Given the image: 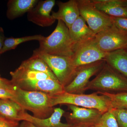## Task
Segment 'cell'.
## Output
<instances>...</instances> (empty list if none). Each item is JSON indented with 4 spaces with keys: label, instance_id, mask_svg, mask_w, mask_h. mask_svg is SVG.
<instances>
[{
    "label": "cell",
    "instance_id": "cell-1",
    "mask_svg": "<svg viewBox=\"0 0 127 127\" xmlns=\"http://www.w3.org/2000/svg\"><path fill=\"white\" fill-rule=\"evenodd\" d=\"M51 98V96L48 94L25 91L15 87V95L11 99L25 110L32 112L35 117L45 119L51 116L54 111Z\"/></svg>",
    "mask_w": 127,
    "mask_h": 127
},
{
    "label": "cell",
    "instance_id": "cell-2",
    "mask_svg": "<svg viewBox=\"0 0 127 127\" xmlns=\"http://www.w3.org/2000/svg\"><path fill=\"white\" fill-rule=\"evenodd\" d=\"M39 47L36 51L49 55L71 57L74 46L71 40L69 30L65 23L58 20L56 27L49 36L39 41Z\"/></svg>",
    "mask_w": 127,
    "mask_h": 127
},
{
    "label": "cell",
    "instance_id": "cell-3",
    "mask_svg": "<svg viewBox=\"0 0 127 127\" xmlns=\"http://www.w3.org/2000/svg\"><path fill=\"white\" fill-rule=\"evenodd\" d=\"M51 105L53 107L58 104H71L78 107L96 109L103 114L111 111V101L106 95L97 92L91 94H73L64 92L55 96H51Z\"/></svg>",
    "mask_w": 127,
    "mask_h": 127
},
{
    "label": "cell",
    "instance_id": "cell-4",
    "mask_svg": "<svg viewBox=\"0 0 127 127\" xmlns=\"http://www.w3.org/2000/svg\"><path fill=\"white\" fill-rule=\"evenodd\" d=\"M89 90L111 94L127 93V78L106 63L96 77L89 83L86 91Z\"/></svg>",
    "mask_w": 127,
    "mask_h": 127
},
{
    "label": "cell",
    "instance_id": "cell-5",
    "mask_svg": "<svg viewBox=\"0 0 127 127\" xmlns=\"http://www.w3.org/2000/svg\"><path fill=\"white\" fill-rule=\"evenodd\" d=\"M33 55L37 56L45 62L64 87L68 86L75 78L77 67L73 65L71 57L49 55L35 50Z\"/></svg>",
    "mask_w": 127,
    "mask_h": 127
},
{
    "label": "cell",
    "instance_id": "cell-6",
    "mask_svg": "<svg viewBox=\"0 0 127 127\" xmlns=\"http://www.w3.org/2000/svg\"><path fill=\"white\" fill-rule=\"evenodd\" d=\"M80 16L95 35L113 25L111 17L95 7L92 0H78Z\"/></svg>",
    "mask_w": 127,
    "mask_h": 127
},
{
    "label": "cell",
    "instance_id": "cell-7",
    "mask_svg": "<svg viewBox=\"0 0 127 127\" xmlns=\"http://www.w3.org/2000/svg\"><path fill=\"white\" fill-rule=\"evenodd\" d=\"M97 45L103 51L108 53L127 47V31L113 24L95 35Z\"/></svg>",
    "mask_w": 127,
    "mask_h": 127
},
{
    "label": "cell",
    "instance_id": "cell-8",
    "mask_svg": "<svg viewBox=\"0 0 127 127\" xmlns=\"http://www.w3.org/2000/svg\"><path fill=\"white\" fill-rule=\"evenodd\" d=\"M104 60H101L77 67L76 74L73 80L64 88L65 92L73 94H82L86 88L89 79L97 75L105 65Z\"/></svg>",
    "mask_w": 127,
    "mask_h": 127
},
{
    "label": "cell",
    "instance_id": "cell-9",
    "mask_svg": "<svg viewBox=\"0 0 127 127\" xmlns=\"http://www.w3.org/2000/svg\"><path fill=\"white\" fill-rule=\"evenodd\" d=\"M67 106L72 112L65 113L64 115L67 123L71 127H95L103 115L97 109L80 107L71 104Z\"/></svg>",
    "mask_w": 127,
    "mask_h": 127
},
{
    "label": "cell",
    "instance_id": "cell-10",
    "mask_svg": "<svg viewBox=\"0 0 127 127\" xmlns=\"http://www.w3.org/2000/svg\"><path fill=\"white\" fill-rule=\"evenodd\" d=\"M108 54L97 46L94 38L76 47L71 58L73 65L77 67L104 60Z\"/></svg>",
    "mask_w": 127,
    "mask_h": 127
},
{
    "label": "cell",
    "instance_id": "cell-11",
    "mask_svg": "<svg viewBox=\"0 0 127 127\" xmlns=\"http://www.w3.org/2000/svg\"><path fill=\"white\" fill-rule=\"evenodd\" d=\"M14 87L27 91H39L55 96L65 92L58 81L52 78L42 80H10Z\"/></svg>",
    "mask_w": 127,
    "mask_h": 127
},
{
    "label": "cell",
    "instance_id": "cell-12",
    "mask_svg": "<svg viewBox=\"0 0 127 127\" xmlns=\"http://www.w3.org/2000/svg\"><path fill=\"white\" fill-rule=\"evenodd\" d=\"M55 2V0L39 1L35 7L27 12L28 20L42 27L51 26L56 21L51 15Z\"/></svg>",
    "mask_w": 127,
    "mask_h": 127
},
{
    "label": "cell",
    "instance_id": "cell-13",
    "mask_svg": "<svg viewBox=\"0 0 127 127\" xmlns=\"http://www.w3.org/2000/svg\"><path fill=\"white\" fill-rule=\"evenodd\" d=\"M57 5L58 10L52 12V17L56 20L63 21L69 29L80 16L77 0H70L66 2L58 1Z\"/></svg>",
    "mask_w": 127,
    "mask_h": 127
},
{
    "label": "cell",
    "instance_id": "cell-14",
    "mask_svg": "<svg viewBox=\"0 0 127 127\" xmlns=\"http://www.w3.org/2000/svg\"><path fill=\"white\" fill-rule=\"evenodd\" d=\"M68 30L74 50L79 45L95 37V34L87 26L86 22L81 16L75 21Z\"/></svg>",
    "mask_w": 127,
    "mask_h": 127
},
{
    "label": "cell",
    "instance_id": "cell-15",
    "mask_svg": "<svg viewBox=\"0 0 127 127\" xmlns=\"http://www.w3.org/2000/svg\"><path fill=\"white\" fill-rule=\"evenodd\" d=\"M65 111L60 108H54L51 116L45 119L35 117L26 112L23 113L21 117V121H27L33 124L36 127H69L70 125L61 122V119Z\"/></svg>",
    "mask_w": 127,
    "mask_h": 127
},
{
    "label": "cell",
    "instance_id": "cell-16",
    "mask_svg": "<svg viewBox=\"0 0 127 127\" xmlns=\"http://www.w3.org/2000/svg\"><path fill=\"white\" fill-rule=\"evenodd\" d=\"M96 8L111 17L127 18L125 0H92Z\"/></svg>",
    "mask_w": 127,
    "mask_h": 127
},
{
    "label": "cell",
    "instance_id": "cell-17",
    "mask_svg": "<svg viewBox=\"0 0 127 127\" xmlns=\"http://www.w3.org/2000/svg\"><path fill=\"white\" fill-rule=\"evenodd\" d=\"M38 0H11L7 4V16L10 20L28 12L36 5Z\"/></svg>",
    "mask_w": 127,
    "mask_h": 127
},
{
    "label": "cell",
    "instance_id": "cell-18",
    "mask_svg": "<svg viewBox=\"0 0 127 127\" xmlns=\"http://www.w3.org/2000/svg\"><path fill=\"white\" fill-rule=\"evenodd\" d=\"M104 61L107 64L127 78V51L125 49L108 53Z\"/></svg>",
    "mask_w": 127,
    "mask_h": 127
},
{
    "label": "cell",
    "instance_id": "cell-19",
    "mask_svg": "<svg viewBox=\"0 0 127 127\" xmlns=\"http://www.w3.org/2000/svg\"><path fill=\"white\" fill-rule=\"evenodd\" d=\"M25 112L26 110L11 99H0V117L19 122L22 114Z\"/></svg>",
    "mask_w": 127,
    "mask_h": 127
},
{
    "label": "cell",
    "instance_id": "cell-20",
    "mask_svg": "<svg viewBox=\"0 0 127 127\" xmlns=\"http://www.w3.org/2000/svg\"><path fill=\"white\" fill-rule=\"evenodd\" d=\"M19 67L27 70L45 73L49 75L52 78L58 80L45 62L36 55H33L29 59L22 62Z\"/></svg>",
    "mask_w": 127,
    "mask_h": 127
},
{
    "label": "cell",
    "instance_id": "cell-21",
    "mask_svg": "<svg viewBox=\"0 0 127 127\" xmlns=\"http://www.w3.org/2000/svg\"><path fill=\"white\" fill-rule=\"evenodd\" d=\"M10 74L11 77V80H42L52 78L45 73L27 70L20 67L13 71L10 72Z\"/></svg>",
    "mask_w": 127,
    "mask_h": 127
},
{
    "label": "cell",
    "instance_id": "cell-22",
    "mask_svg": "<svg viewBox=\"0 0 127 127\" xmlns=\"http://www.w3.org/2000/svg\"><path fill=\"white\" fill-rule=\"evenodd\" d=\"M45 37L41 35H36L19 37V38H9L5 39L4 45L1 51V54L9 50L15 49L21 43L26 42L32 40H42Z\"/></svg>",
    "mask_w": 127,
    "mask_h": 127
},
{
    "label": "cell",
    "instance_id": "cell-23",
    "mask_svg": "<svg viewBox=\"0 0 127 127\" xmlns=\"http://www.w3.org/2000/svg\"><path fill=\"white\" fill-rule=\"evenodd\" d=\"M97 93L99 94L106 95L109 98L112 108L127 109V93L117 94Z\"/></svg>",
    "mask_w": 127,
    "mask_h": 127
},
{
    "label": "cell",
    "instance_id": "cell-24",
    "mask_svg": "<svg viewBox=\"0 0 127 127\" xmlns=\"http://www.w3.org/2000/svg\"><path fill=\"white\" fill-rule=\"evenodd\" d=\"M95 127H119L115 117L111 111L103 114Z\"/></svg>",
    "mask_w": 127,
    "mask_h": 127
},
{
    "label": "cell",
    "instance_id": "cell-25",
    "mask_svg": "<svg viewBox=\"0 0 127 127\" xmlns=\"http://www.w3.org/2000/svg\"><path fill=\"white\" fill-rule=\"evenodd\" d=\"M111 111L115 117L119 127H127V109L112 108Z\"/></svg>",
    "mask_w": 127,
    "mask_h": 127
},
{
    "label": "cell",
    "instance_id": "cell-26",
    "mask_svg": "<svg viewBox=\"0 0 127 127\" xmlns=\"http://www.w3.org/2000/svg\"><path fill=\"white\" fill-rule=\"evenodd\" d=\"M19 122L0 116V127H20Z\"/></svg>",
    "mask_w": 127,
    "mask_h": 127
},
{
    "label": "cell",
    "instance_id": "cell-27",
    "mask_svg": "<svg viewBox=\"0 0 127 127\" xmlns=\"http://www.w3.org/2000/svg\"><path fill=\"white\" fill-rule=\"evenodd\" d=\"M14 95L15 89L0 88V99H11L14 97Z\"/></svg>",
    "mask_w": 127,
    "mask_h": 127
},
{
    "label": "cell",
    "instance_id": "cell-28",
    "mask_svg": "<svg viewBox=\"0 0 127 127\" xmlns=\"http://www.w3.org/2000/svg\"><path fill=\"white\" fill-rule=\"evenodd\" d=\"M113 23L117 26L127 31V18L111 17Z\"/></svg>",
    "mask_w": 127,
    "mask_h": 127
},
{
    "label": "cell",
    "instance_id": "cell-29",
    "mask_svg": "<svg viewBox=\"0 0 127 127\" xmlns=\"http://www.w3.org/2000/svg\"><path fill=\"white\" fill-rule=\"evenodd\" d=\"M15 88V87L12 84L10 80L2 78L0 77V88L13 89Z\"/></svg>",
    "mask_w": 127,
    "mask_h": 127
},
{
    "label": "cell",
    "instance_id": "cell-30",
    "mask_svg": "<svg viewBox=\"0 0 127 127\" xmlns=\"http://www.w3.org/2000/svg\"><path fill=\"white\" fill-rule=\"evenodd\" d=\"M4 32L2 28H0V51H1L5 40Z\"/></svg>",
    "mask_w": 127,
    "mask_h": 127
},
{
    "label": "cell",
    "instance_id": "cell-31",
    "mask_svg": "<svg viewBox=\"0 0 127 127\" xmlns=\"http://www.w3.org/2000/svg\"><path fill=\"white\" fill-rule=\"evenodd\" d=\"M20 127H36L30 122L27 121H22L20 124Z\"/></svg>",
    "mask_w": 127,
    "mask_h": 127
},
{
    "label": "cell",
    "instance_id": "cell-32",
    "mask_svg": "<svg viewBox=\"0 0 127 127\" xmlns=\"http://www.w3.org/2000/svg\"><path fill=\"white\" fill-rule=\"evenodd\" d=\"M125 4L127 7V0H125Z\"/></svg>",
    "mask_w": 127,
    "mask_h": 127
},
{
    "label": "cell",
    "instance_id": "cell-33",
    "mask_svg": "<svg viewBox=\"0 0 127 127\" xmlns=\"http://www.w3.org/2000/svg\"></svg>",
    "mask_w": 127,
    "mask_h": 127
},
{
    "label": "cell",
    "instance_id": "cell-34",
    "mask_svg": "<svg viewBox=\"0 0 127 127\" xmlns=\"http://www.w3.org/2000/svg\"><path fill=\"white\" fill-rule=\"evenodd\" d=\"M125 50H127V48H126V49H125Z\"/></svg>",
    "mask_w": 127,
    "mask_h": 127
},
{
    "label": "cell",
    "instance_id": "cell-35",
    "mask_svg": "<svg viewBox=\"0 0 127 127\" xmlns=\"http://www.w3.org/2000/svg\"><path fill=\"white\" fill-rule=\"evenodd\" d=\"M1 54V52H0V54Z\"/></svg>",
    "mask_w": 127,
    "mask_h": 127
}]
</instances>
